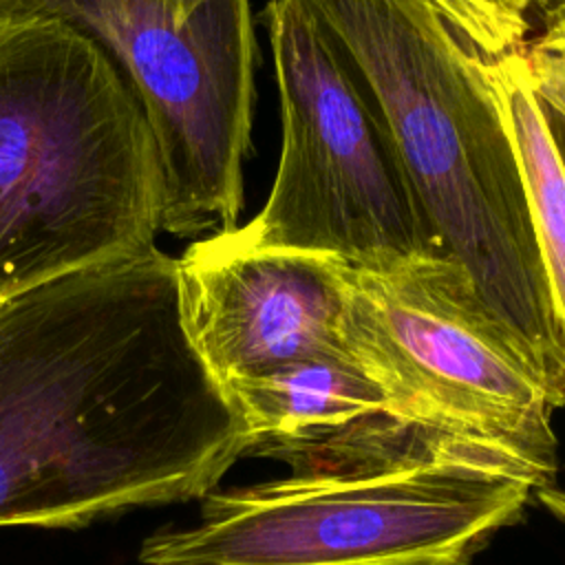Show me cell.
<instances>
[{"label": "cell", "instance_id": "1", "mask_svg": "<svg viewBox=\"0 0 565 565\" xmlns=\"http://www.w3.org/2000/svg\"><path fill=\"white\" fill-rule=\"evenodd\" d=\"M247 444L159 247L0 302V525L205 497Z\"/></svg>", "mask_w": 565, "mask_h": 565}, {"label": "cell", "instance_id": "2", "mask_svg": "<svg viewBox=\"0 0 565 565\" xmlns=\"http://www.w3.org/2000/svg\"><path fill=\"white\" fill-rule=\"evenodd\" d=\"M289 475L203 497L143 565H470L539 488L510 459L386 413L287 452Z\"/></svg>", "mask_w": 565, "mask_h": 565}, {"label": "cell", "instance_id": "3", "mask_svg": "<svg viewBox=\"0 0 565 565\" xmlns=\"http://www.w3.org/2000/svg\"><path fill=\"white\" fill-rule=\"evenodd\" d=\"M373 95L441 254L565 388V338L481 55L424 0H302Z\"/></svg>", "mask_w": 565, "mask_h": 565}, {"label": "cell", "instance_id": "4", "mask_svg": "<svg viewBox=\"0 0 565 565\" xmlns=\"http://www.w3.org/2000/svg\"><path fill=\"white\" fill-rule=\"evenodd\" d=\"M166 179L146 113L73 24L0 9V302L157 247Z\"/></svg>", "mask_w": 565, "mask_h": 565}, {"label": "cell", "instance_id": "5", "mask_svg": "<svg viewBox=\"0 0 565 565\" xmlns=\"http://www.w3.org/2000/svg\"><path fill=\"white\" fill-rule=\"evenodd\" d=\"M344 349L377 384L391 417L492 450L539 488L552 486V415L565 406V388L459 263L344 265Z\"/></svg>", "mask_w": 565, "mask_h": 565}, {"label": "cell", "instance_id": "6", "mask_svg": "<svg viewBox=\"0 0 565 565\" xmlns=\"http://www.w3.org/2000/svg\"><path fill=\"white\" fill-rule=\"evenodd\" d=\"M280 159L260 212L223 232L247 249L322 254L362 269L444 256L355 64L302 0H269Z\"/></svg>", "mask_w": 565, "mask_h": 565}, {"label": "cell", "instance_id": "7", "mask_svg": "<svg viewBox=\"0 0 565 565\" xmlns=\"http://www.w3.org/2000/svg\"><path fill=\"white\" fill-rule=\"evenodd\" d=\"M0 9L60 18L117 66L159 148L166 234L238 225L256 97L249 0H207L185 22L163 0H0Z\"/></svg>", "mask_w": 565, "mask_h": 565}, {"label": "cell", "instance_id": "8", "mask_svg": "<svg viewBox=\"0 0 565 565\" xmlns=\"http://www.w3.org/2000/svg\"><path fill=\"white\" fill-rule=\"evenodd\" d=\"M344 265L291 249H247L223 232L177 258L183 331L221 386L280 364L351 358L342 342Z\"/></svg>", "mask_w": 565, "mask_h": 565}, {"label": "cell", "instance_id": "9", "mask_svg": "<svg viewBox=\"0 0 565 565\" xmlns=\"http://www.w3.org/2000/svg\"><path fill=\"white\" fill-rule=\"evenodd\" d=\"M249 444L245 457L280 459L382 415L377 384L344 355L302 358L223 386Z\"/></svg>", "mask_w": 565, "mask_h": 565}, {"label": "cell", "instance_id": "10", "mask_svg": "<svg viewBox=\"0 0 565 565\" xmlns=\"http://www.w3.org/2000/svg\"><path fill=\"white\" fill-rule=\"evenodd\" d=\"M525 179L532 225L565 338V152L532 84L525 51L486 60Z\"/></svg>", "mask_w": 565, "mask_h": 565}, {"label": "cell", "instance_id": "11", "mask_svg": "<svg viewBox=\"0 0 565 565\" xmlns=\"http://www.w3.org/2000/svg\"><path fill=\"white\" fill-rule=\"evenodd\" d=\"M481 55L501 57L525 51L530 31L523 0H424Z\"/></svg>", "mask_w": 565, "mask_h": 565}, {"label": "cell", "instance_id": "12", "mask_svg": "<svg viewBox=\"0 0 565 565\" xmlns=\"http://www.w3.org/2000/svg\"><path fill=\"white\" fill-rule=\"evenodd\" d=\"M525 60L552 128L565 139V51L543 33L525 46Z\"/></svg>", "mask_w": 565, "mask_h": 565}, {"label": "cell", "instance_id": "13", "mask_svg": "<svg viewBox=\"0 0 565 565\" xmlns=\"http://www.w3.org/2000/svg\"><path fill=\"white\" fill-rule=\"evenodd\" d=\"M534 494L539 497V501L558 519L565 521V490L563 488H554V486H543L536 488Z\"/></svg>", "mask_w": 565, "mask_h": 565}, {"label": "cell", "instance_id": "14", "mask_svg": "<svg viewBox=\"0 0 565 565\" xmlns=\"http://www.w3.org/2000/svg\"><path fill=\"white\" fill-rule=\"evenodd\" d=\"M550 40H554L563 51H565V11L556 13L554 18L545 20V31H543Z\"/></svg>", "mask_w": 565, "mask_h": 565}, {"label": "cell", "instance_id": "15", "mask_svg": "<svg viewBox=\"0 0 565 565\" xmlns=\"http://www.w3.org/2000/svg\"><path fill=\"white\" fill-rule=\"evenodd\" d=\"M523 4H525L527 9L539 7V11L543 13V20H550V18H554L556 13H563V11H565V0H523Z\"/></svg>", "mask_w": 565, "mask_h": 565}]
</instances>
